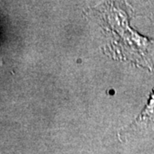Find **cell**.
<instances>
[{
  "label": "cell",
  "mask_w": 154,
  "mask_h": 154,
  "mask_svg": "<svg viewBox=\"0 0 154 154\" xmlns=\"http://www.w3.org/2000/svg\"><path fill=\"white\" fill-rule=\"evenodd\" d=\"M154 92L153 94H152V97H151V99L149 100V103L148 105H147V107H146V109L144 110L143 113L141 114V118H145V117H147L150 115H152V114H153L154 112Z\"/></svg>",
  "instance_id": "obj_1"
}]
</instances>
